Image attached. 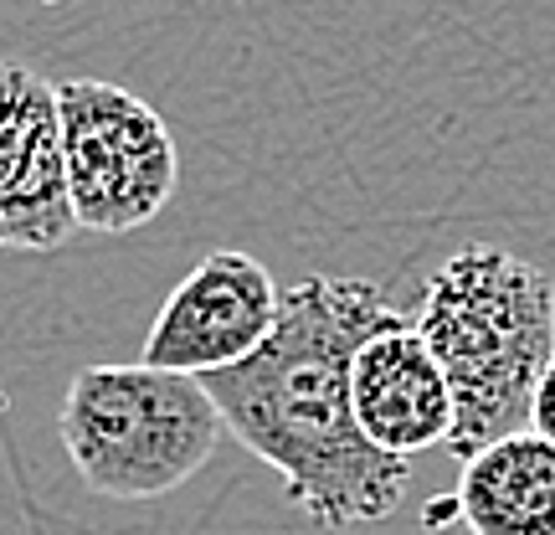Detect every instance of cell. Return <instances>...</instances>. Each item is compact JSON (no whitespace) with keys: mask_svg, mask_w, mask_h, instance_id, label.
<instances>
[{"mask_svg":"<svg viewBox=\"0 0 555 535\" xmlns=\"http://www.w3.org/2000/svg\"><path fill=\"white\" fill-rule=\"evenodd\" d=\"M397 315L365 278H304L258 351L201 377L221 422L283 474V495L319 531L376 525L412 489V458L360 433L350 360Z\"/></svg>","mask_w":555,"mask_h":535,"instance_id":"6da1fadb","label":"cell"},{"mask_svg":"<svg viewBox=\"0 0 555 535\" xmlns=\"http://www.w3.org/2000/svg\"><path fill=\"white\" fill-rule=\"evenodd\" d=\"M416 330L453 386L457 458L530 428V402L555 360V283L545 268L494 242L442 258L416 309Z\"/></svg>","mask_w":555,"mask_h":535,"instance_id":"7a4b0ae2","label":"cell"},{"mask_svg":"<svg viewBox=\"0 0 555 535\" xmlns=\"http://www.w3.org/2000/svg\"><path fill=\"white\" fill-rule=\"evenodd\" d=\"M57 433L93 495L159 499L211 463L227 422L196 377L139 360L78 371L62 397Z\"/></svg>","mask_w":555,"mask_h":535,"instance_id":"3957f363","label":"cell"},{"mask_svg":"<svg viewBox=\"0 0 555 535\" xmlns=\"http://www.w3.org/2000/svg\"><path fill=\"white\" fill-rule=\"evenodd\" d=\"M67 196L82 232H134L176 196L180 155L159 109L99 78L57 82Z\"/></svg>","mask_w":555,"mask_h":535,"instance_id":"277c9868","label":"cell"},{"mask_svg":"<svg viewBox=\"0 0 555 535\" xmlns=\"http://www.w3.org/2000/svg\"><path fill=\"white\" fill-rule=\"evenodd\" d=\"M283 315V289L253 253L217 247L176 283L144 335V366L211 377L258 351Z\"/></svg>","mask_w":555,"mask_h":535,"instance_id":"5b68a950","label":"cell"},{"mask_svg":"<svg viewBox=\"0 0 555 535\" xmlns=\"http://www.w3.org/2000/svg\"><path fill=\"white\" fill-rule=\"evenodd\" d=\"M73 232L57 82L0 62V253H52Z\"/></svg>","mask_w":555,"mask_h":535,"instance_id":"8992f818","label":"cell"},{"mask_svg":"<svg viewBox=\"0 0 555 535\" xmlns=\"http://www.w3.org/2000/svg\"><path fill=\"white\" fill-rule=\"evenodd\" d=\"M350 397L360 433L397 458L448 448L453 437V386L416 330V319L391 315L350 360Z\"/></svg>","mask_w":555,"mask_h":535,"instance_id":"52a82bcc","label":"cell"},{"mask_svg":"<svg viewBox=\"0 0 555 535\" xmlns=\"http://www.w3.org/2000/svg\"><path fill=\"white\" fill-rule=\"evenodd\" d=\"M453 515L474 535H555V448L525 428L463 458Z\"/></svg>","mask_w":555,"mask_h":535,"instance_id":"ba28073f","label":"cell"},{"mask_svg":"<svg viewBox=\"0 0 555 535\" xmlns=\"http://www.w3.org/2000/svg\"><path fill=\"white\" fill-rule=\"evenodd\" d=\"M530 433H540L555 448V360L545 366V377L535 386V402H530Z\"/></svg>","mask_w":555,"mask_h":535,"instance_id":"9c48e42d","label":"cell"}]
</instances>
